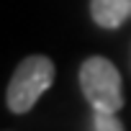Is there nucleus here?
<instances>
[{
    "instance_id": "1",
    "label": "nucleus",
    "mask_w": 131,
    "mask_h": 131,
    "mask_svg": "<svg viewBox=\"0 0 131 131\" xmlns=\"http://www.w3.org/2000/svg\"><path fill=\"white\" fill-rule=\"evenodd\" d=\"M80 90L93 111L100 113H118L123 108V85L121 72L105 57H90L80 64Z\"/></svg>"
},
{
    "instance_id": "2",
    "label": "nucleus",
    "mask_w": 131,
    "mask_h": 131,
    "mask_svg": "<svg viewBox=\"0 0 131 131\" xmlns=\"http://www.w3.org/2000/svg\"><path fill=\"white\" fill-rule=\"evenodd\" d=\"M51 82H54L51 59L44 57V54L26 57L16 67V72H13V77L8 82V90H5L8 108L13 113H28L36 105V100L51 88Z\"/></svg>"
},
{
    "instance_id": "3",
    "label": "nucleus",
    "mask_w": 131,
    "mask_h": 131,
    "mask_svg": "<svg viewBox=\"0 0 131 131\" xmlns=\"http://www.w3.org/2000/svg\"><path fill=\"white\" fill-rule=\"evenodd\" d=\"M90 16L100 28H118L131 16V0H90Z\"/></svg>"
},
{
    "instance_id": "4",
    "label": "nucleus",
    "mask_w": 131,
    "mask_h": 131,
    "mask_svg": "<svg viewBox=\"0 0 131 131\" xmlns=\"http://www.w3.org/2000/svg\"><path fill=\"white\" fill-rule=\"evenodd\" d=\"M93 128L95 131H123V123L116 118V113L93 111Z\"/></svg>"
}]
</instances>
